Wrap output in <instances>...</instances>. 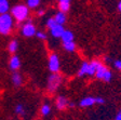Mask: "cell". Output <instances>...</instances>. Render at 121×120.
Listing matches in <instances>:
<instances>
[{
	"instance_id": "19",
	"label": "cell",
	"mask_w": 121,
	"mask_h": 120,
	"mask_svg": "<svg viewBox=\"0 0 121 120\" xmlns=\"http://www.w3.org/2000/svg\"><path fill=\"white\" fill-rule=\"evenodd\" d=\"M10 10V3L8 0H0V14L8 13Z\"/></svg>"
},
{
	"instance_id": "13",
	"label": "cell",
	"mask_w": 121,
	"mask_h": 120,
	"mask_svg": "<svg viewBox=\"0 0 121 120\" xmlns=\"http://www.w3.org/2000/svg\"><path fill=\"white\" fill-rule=\"evenodd\" d=\"M53 18H54V20H55L56 24H60V25H64V24L66 23V21H67L66 13L65 12H62V11H57Z\"/></svg>"
},
{
	"instance_id": "16",
	"label": "cell",
	"mask_w": 121,
	"mask_h": 120,
	"mask_svg": "<svg viewBox=\"0 0 121 120\" xmlns=\"http://www.w3.org/2000/svg\"><path fill=\"white\" fill-rule=\"evenodd\" d=\"M18 47H20V45H18L17 40L12 39L10 42H9V44H8V51L10 53H12V54H15L18 50Z\"/></svg>"
},
{
	"instance_id": "25",
	"label": "cell",
	"mask_w": 121,
	"mask_h": 120,
	"mask_svg": "<svg viewBox=\"0 0 121 120\" xmlns=\"http://www.w3.org/2000/svg\"><path fill=\"white\" fill-rule=\"evenodd\" d=\"M95 100H96V104H98V105H102V104L105 103V98H102V96H96Z\"/></svg>"
},
{
	"instance_id": "6",
	"label": "cell",
	"mask_w": 121,
	"mask_h": 120,
	"mask_svg": "<svg viewBox=\"0 0 121 120\" xmlns=\"http://www.w3.org/2000/svg\"><path fill=\"white\" fill-rule=\"evenodd\" d=\"M48 68L51 73H58L60 69V61L56 53H51L48 61Z\"/></svg>"
},
{
	"instance_id": "10",
	"label": "cell",
	"mask_w": 121,
	"mask_h": 120,
	"mask_svg": "<svg viewBox=\"0 0 121 120\" xmlns=\"http://www.w3.org/2000/svg\"><path fill=\"white\" fill-rule=\"evenodd\" d=\"M102 64L101 61L98 60H93L89 63V70H88V76L92 77V76H95V73L97 68L99 67V65Z\"/></svg>"
},
{
	"instance_id": "32",
	"label": "cell",
	"mask_w": 121,
	"mask_h": 120,
	"mask_svg": "<svg viewBox=\"0 0 121 120\" xmlns=\"http://www.w3.org/2000/svg\"><path fill=\"white\" fill-rule=\"evenodd\" d=\"M105 62H107V63L110 62V58H105Z\"/></svg>"
},
{
	"instance_id": "14",
	"label": "cell",
	"mask_w": 121,
	"mask_h": 120,
	"mask_svg": "<svg viewBox=\"0 0 121 120\" xmlns=\"http://www.w3.org/2000/svg\"><path fill=\"white\" fill-rule=\"evenodd\" d=\"M75 39V35L71 30H66L63 33L62 37H60V40H62V42L65 43V42H70V41H73Z\"/></svg>"
},
{
	"instance_id": "9",
	"label": "cell",
	"mask_w": 121,
	"mask_h": 120,
	"mask_svg": "<svg viewBox=\"0 0 121 120\" xmlns=\"http://www.w3.org/2000/svg\"><path fill=\"white\" fill-rule=\"evenodd\" d=\"M50 31V35L52 36L53 38H57V39H60L63 33L65 31V28H64L63 25H60V24H56L55 26H53L52 28L49 29Z\"/></svg>"
},
{
	"instance_id": "3",
	"label": "cell",
	"mask_w": 121,
	"mask_h": 120,
	"mask_svg": "<svg viewBox=\"0 0 121 120\" xmlns=\"http://www.w3.org/2000/svg\"><path fill=\"white\" fill-rule=\"evenodd\" d=\"M63 83V77L58 73H51L47 81V90L49 93H55Z\"/></svg>"
},
{
	"instance_id": "15",
	"label": "cell",
	"mask_w": 121,
	"mask_h": 120,
	"mask_svg": "<svg viewBox=\"0 0 121 120\" xmlns=\"http://www.w3.org/2000/svg\"><path fill=\"white\" fill-rule=\"evenodd\" d=\"M88 70H89V63L88 62H82V64L80 65L78 69V77H84V76H88Z\"/></svg>"
},
{
	"instance_id": "20",
	"label": "cell",
	"mask_w": 121,
	"mask_h": 120,
	"mask_svg": "<svg viewBox=\"0 0 121 120\" xmlns=\"http://www.w3.org/2000/svg\"><path fill=\"white\" fill-rule=\"evenodd\" d=\"M14 113L17 116H21V117H24L26 115V109L25 106L23 104H17V105L14 107Z\"/></svg>"
},
{
	"instance_id": "22",
	"label": "cell",
	"mask_w": 121,
	"mask_h": 120,
	"mask_svg": "<svg viewBox=\"0 0 121 120\" xmlns=\"http://www.w3.org/2000/svg\"><path fill=\"white\" fill-rule=\"evenodd\" d=\"M41 3V0H26V5L29 9H37Z\"/></svg>"
},
{
	"instance_id": "18",
	"label": "cell",
	"mask_w": 121,
	"mask_h": 120,
	"mask_svg": "<svg viewBox=\"0 0 121 120\" xmlns=\"http://www.w3.org/2000/svg\"><path fill=\"white\" fill-rule=\"evenodd\" d=\"M63 48H64V50H65L66 52L73 53V52H75V51H76V49H77V45H76L75 41H70V42L63 43Z\"/></svg>"
},
{
	"instance_id": "4",
	"label": "cell",
	"mask_w": 121,
	"mask_h": 120,
	"mask_svg": "<svg viewBox=\"0 0 121 120\" xmlns=\"http://www.w3.org/2000/svg\"><path fill=\"white\" fill-rule=\"evenodd\" d=\"M95 78L98 80H102V81H105V82H109L112 79V73L107 66L102 63L99 67L97 68V70H96Z\"/></svg>"
},
{
	"instance_id": "8",
	"label": "cell",
	"mask_w": 121,
	"mask_h": 120,
	"mask_svg": "<svg viewBox=\"0 0 121 120\" xmlns=\"http://www.w3.org/2000/svg\"><path fill=\"white\" fill-rule=\"evenodd\" d=\"M68 104L69 101L65 95H58L55 100V107L58 110H65L66 108H68Z\"/></svg>"
},
{
	"instance_id": "12",
	"label": "cell",
	"mask_w": 121,
	"mask_h": 120,
	"mask_svg": "<svg viewBox=\"0 0 121 120\" xmlns=\"http://www.w3.org/2000/svg\"><path fill=\"white\" fill-rule=\"evenodd\" d=\"M11 81H12L14 87L20 88L24 82V79H23V76L18 71H13L12 76H11Z\"/></svg>"
},
{
	"instance_id": "28",
	"label": "cell",
	"mask_w": 121,
	"mask_h": 120,
	"mask_svg": "<svg viewBox=\"0 0 121 120\" xmlns=\"http://www.w3.org/2000/svg\"><path fill=\"white\" fill-rule=\"evenodd\" d=\"M115 120H121V111H119L118 114H117L116 118H115Z\"/></svg>"
},
{
	"instance_id": "27",
	"label": "cell",
	"mask_w": 121,
	"mask_h": 120,
	"mask_svg": "<svg viewBox=\"0 0 121 120\" xmlns=\"http://www.w3.org/2000/svg\"><path fill=\"white\" fill-rule=\"evenodd\" d=\"M37 15L38 16H43V15H44V10H42V9H40V10H38L37 11Z\"/></svg>"
},
{
	"instance_id": "5",
	"label": "cell",
	"mask_w": 121,
	"mask_h": 120,
	"mask_svg": "<svg viewBox=\"0 0 121 120\" xmlns=\"http://www.w3.org/2000/svg\"><path fill=\"white\" fill-rule=\"evenodd\" d=\"M36 33H37V29L31 21H26L21 27V34L26 38L34 37V36H36Z\"/></svg>"
},
{
	"instance_id": "31",
	"label": "cell",
	"mask_w": 121,
	"mask_h": 120,
	"mask_svg": "<svg viewBox=\"0 0 121 120\" xmlns=\"http://www.w3.org/2000/svg\"><path fill=\"white\" fill-rule=\"evenodd\" d=\"M63 1H68V2H70V0H57V2H63Z\"/></svg>"
},
{
	"instance_id": "21",
	"label": "cell",
	"mask_w": 121,
	"mask_h": 120,
	"mask_svg": "<svg viewBox=\"0 0 121 120\" xmlns=\"http://www.w3.org/2000/svg\"><path fill=\"white\" fill-rule=\"evenodd\" d=\"M58 11H62V12H68L69 9H70V2L68 1H63V2H58L57 4Z\"/></svg>"
},
{
	"instance_id": "2",
	"label": "cell",
	"mask_w": 121,
	"mask_h": 120,
	"mask_svg": "<svg viewBox=\"0 0 121 120\" xmlns=\"http://www.w3.org/2000/svg\"><path fill=\"white\" fill-rule=\"evenodd\" d=\"M11 15L17 23L26 22L29 16V8L26 4H16L11 9Z\"/></svg>"
},
{
	"instance_id": "23",
	"label": "cell",
	"mask_w": 121,
	"mask_h": 120,
	"mask_svg": "<svg viewBox=\"0 0 121 120\" xmlns=\"http://www.w3.org/2000/svg\"><path fill=\"white\" fill-rule=\"evenodd\" d=\"M55 25H56V22H55V20H54V18H49L48 20H47V22H45V26H47L49 29Z\"/></svg>"
},
{
	"instance_id": "11",
	"label": "cell",
	"mask_w": 121,
	"mask_h": 120,
	"mask_svg": "<svg viewBox=\"0 0 121 120\" xmlns=\"http://www.w3.org/2000/svg\"><path fill=\"white\" fill-rule=\"evenodd\" d=\"M95 104H96V100L93 96H86V98H83L82 100L79 102V106L82 108L91 107V106L95 105Z\"/></svg>"
},
{
	"instance_id": "17",
	"label": "cell",
	"mask_w": 121,
	"mask_h": 120,
	"mask_svg": "<svg viewBox=\"0 0 121 120\" xmlns=\"http://www.w3.org/2000/svg\"><path fill=\"white\" fill-rule=\"evenodd\" d=\"M51 110H52V107H51L50 104L49 103H43L40 107V114L43 117H48L51 114Z\"/></svg>"
},
{
	"instance_id": "24",
	"label": "cell",
	"mask_w": 121,
	"mask_h": 120,
	"mask_svg": "<svg viewBox=\"0 0 121 120\" xmlns=\"http://www.w3.org/2000/svg\"><path fill=\"white\" fill-rule=\"evenodd\" d=\"M36 37H37L38 39H40V40H47L48 36H47V34L41 31V30H37V33H36Z\"/></svg>"
},
{
	"instance_id": "1",
	"label": "cell",
	"mask_w": 121,
	"mask_h": 120,
	"mask_svg": "<svg viewBox=\"0 0 121 120\" xmlns=\"http://www.w3.org/2000/svg\"><path fill=\"white\" fill-rule=\"evenodd\" d=\"M14 25V18L11 13H3L0 14V35L8 36L12 31Z\"/></svg>"
},
{
	"instance_id": "7",
	"label": "cell",
	"mask_w": 121,
	"mask_h": 120,
	"mask_svg": "<svg viewBox=\"0 0 121 120\" xmlns=\"http://www.w3.org/2000/svg\"><path fill=\"white\" fill-rule=\"evenodd\" d=\"M8 66L10 68V70L12 71H18V69L21 68V58L18 55L13 54L10 58H9V63Z\"/></svg>"
},
{
	"instance_id": "29",
	"label": "cell",
	"mask_w": 121,
	"mask_h": 120,
	"mask_svg": "<svg viewBox=\"0 0 121 120\" xmlns=\"http://www.w3.org/2000/svg\"><path fill=\"white\" fill-rule=\"evenodd\" d=\"M76 106V104L73 102H69V104H68V107H70V108H73Z\"/></svg>"
},
{
	"instance_id": "30",
	"label": "cell",
	"mask_w": 121,
	"mask_h": 120,
	"mask_svg": "<svg viewBox=\"0 0 121 120\" xmlns=\"http://www.w3.org/2000/svg\"><path fill=\"white\" fill-rule=\"evenodd\" d=\"M118 11L119 12H121V0L119 1V3H118Z\"/></svg>"
},
{
	"instance_id": "26",
	"label": "cell",
	"mask_w": 121,
	"mask_h": 120,
	"mask_svg": "<svg viewBox=\"0 0 121 120\" xmlns=\"http://www.w3.org/2000/svg\"><path fill=\"white\" fill-rule=\"evenodd\" d=\"M113 66H115V68H117L118 70H121V61L120 60H117L113 62Z\"/></svg>"
}]
</instances>
